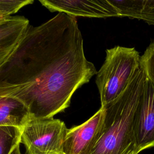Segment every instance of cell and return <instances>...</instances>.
I'll list each match as a JSON object with an SVG mask.
<instances>
[{
	"mask_svg": "<svg viewBox=\"0 0 154 154\" xmlns=\"http://www.w3.org/2000/svg\"><path fill=\"white\" fill-rule=\"evenodd\" d=\"M50 11H58L76 17L105 18L119 17L117 9L109 0H40Z\"/></svg>",
	"mask_w": 154,
	"mask_h": 154,
	"instance_id": "cell-7",
	"label": "cell"
},
{
	"mask_svg": "<svg viewBox=\"0 0 154 154\" xmlns=\"http://www.w3.org/2000/svg\"><path fill=\"white\" fill-rule=\"evenodd\" d=\"M97 72L85 58L76 17L58 13L38 26L29 25L0 66V96L22 101L31 119L52 118Z\"/></svg>",
	"mask_w": 154,
	"mask_h": 154,
	"instance_id": "cell-1",
	"label": "cell"
},
{
	"mask_svg": "<svg viewBox=\"0 0 154 154\" xmlns=\"http://www.w3.org/2000/svg\"><path fill=\"white\" fill-rule=\"evenodd\" d=\"M8 17H10V16H4V15H2V14H0V20H3L4 19H6V18H7Z\"/></svg>",
	"mask_w": 154,
	"mask_h": 154,
	"instance_id": "cell-15",
	"label": "cell"
},
{
	"mask_svg": "<svg viewBox=\"0 0 154 154\" xmlns=\"http://www.w3.org/2000/svg\"><path fill=\"white\" fill-rule=\"evenodd\" d=\"M31 120L29 109L20 100L0 96V126L22 128Z\"/></svg>",
	"mask_w": 154,
	"mask_h": 154,
	"instance_id": "cell-9",
	"label": "cell"
},
{
	"mask_svg": "<svg viewBox=\"0 0 154 154\" xmlns=\"http://www.w3.org/2000/svg\"><path fill=\"white\" fill-rule=\"evenodd\" d=\"M104 116V109L100 107L86 122L68 129L63 154H90L100 137Z\"/></svg>",
	"mask_w": 154,
	"mask_h": 154,
	"instance_id": "cell-6",
	"label": "cell"
},
{
	"mask_svg": "<svg viewBox=\"0 0 154 154\" xmlns=\"http://www.w3.org/2000/svg\"><path fill=\"white\" fill-rule=\"evenodd\" d=\"M146 78L140 65L125 91L113 102L101 106L105 111L101 134L90 154L138 153L133 120Z\"/></svg>",
	"mask_w": 154,
	"mask_h": 154,
	"instance_id": "cell-2",
	"label": "cell"
},
{
	"mask_svg": "<svg viewBox=\"0 0 154 154\" xmlns=\"http://www.w3.org/2000/svg\"><path fill=\"white\" fill-rule=\"evenodd\" d=\"M119 17L143 20L154 25V0H109Z\"/></svg>",
	"mask_w": 154,
	"mask_h": 154,
	"instance_id": "cell-10",
	"label": "cell"
},
{
	"mask_svg": "<svg viewBox=\"0 0 154 154\" xmlns=\"http://www.w3.org/2000/svg\"><path fill=\"white\" fill-rule=\"evenodd\" d=\"M32 0H0V14L5 16L17 13L23 7L32 4Z\"/></svg>",
	"mask_w": 154,
	"mask_h": 154,
	"instance_id": "cell-13",
	"label": "cell"
},
{
	"mask_svg": "<svg viewBox=\"0 0 154 154\" xmlns=\"http://www.w3.org/2000/svg\"><path fill=\"white\" fill-rule=\"evenodd\" d=\"M68 129L59 119H31L22 129L25 154H63Z\"/></svg>",
	"mask_w": 154,
	"mask_h": 154,
	"instance_id": "cell-4",
	"label": "cell"
},
{
	"mask_svg": "<svg viewBox=\"0 0 154 154\" xmlns=\"http://www.w3.org/2000/svg\"><path fill=\"white\" fill-rule=\"evenodd\" d=\"M11 154H21V152H20V148H19V145L17 146L13 150V151L11 152Z\"/></svg>",
	"mask_w": 154,
	"mask_h": 154,
	"instance_id": "cell-14",
	"label": "cell"
},
{
	"mask_svg": "<svg viewBox=\"0 0 154 154\" xmlns=\"http://www.w3.org/2000/svg\"><path fill=\"white\" fill-rule=\"evenodd\" d=\"M140 58L134 48L116 46L106 50L105 60L96 78L101 106L125 91L140 66Z\"/></svg>",
	"mask_w": 154,
	"mask_h": 154,
	"instance_id": "cell-3",
	"label": "cell"
},
{
	"mask_svg": "<svg viewBox=\"0 0 154 154\" xmlns=\"http://www.w3.org/2000/svg\"><path fill=\"white\" fill-rule=\"evenodd\" d=\"M29 25L23 16H11L0 20V66L14 51Z\"/></svg>",
	"mask_w": 154,
	"mask_h": 154,
	"instance_id": "cell-8",
	"label": "cell"
},
{
	"mask_svg": "<svg viewBox=\"0 0 154 154\" xmlns=\"http://www.w3.org/2000/svg\"><path fill=\"white\" fill-rule=\"evenodd\" d=\"M22 128L0 126V154H11L21 141Z\"/></svg>",
	"mask_w": 154,
	"mask_h": 154,
	"instance_id": "cell-11",
	"label": "cell"
},
{
	"mask_svg": "<svg viewBox=\"0 0 154 154\" xmlns=\"http://www.w3.org/2000/svg\"><path fill=\"white\" fill-rule=\"evenodd\" d=\"M137 151L154 147V87L146 77L133 120Z\"/></svg>",
	"mask_w": 154,
	"mask_h": 154,
	"instance_id": "cell-5",
	"label": "cell"
},
{
	"mask_svg": "<svg viewBox=\"0 0 154 154\" xmlns=\"http://www.w3.org/2000/svg\"><path fill=\"white\" fill-rule=\"evenodd\" d=\"M140 65L146 77L154 87V42L149 45L143 55L141 56Z\"/></svg>",
	"mask_w": 154,
	"mask_h": 154,
	"instance_id": "cell-12",
	"label": "cell"
}]
</instances>
